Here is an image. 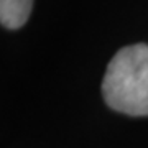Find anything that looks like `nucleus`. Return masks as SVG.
<instances>
[{"instance_id":"f03ea898","label":"nucleus","mask_w":148,"mask_h":148,"mask_svg":"<svg viewBox=\"0 0 148 148\" xmlns=\"http://www.w3.org/2000/svg\"><path fill=\"white\" fill-rule=\"evenodd\" d=\"M33 0H0V21L5 28L16 30L27 23Z\"/></svg>"},{"instance_id":"f257e3e1","label":"nucleus","mask_w":148,"mask_h":148,"mask_svg":"<svg viewBox=\"0 0 148 148\" xmlns=\"http://www.w3.org/2000/svg\"><path fill=\"white\" fill-rule=\"evenodd\" d=\"M102 95L110 109L132 117H148V45L122 48L107 66Z\"/></svg>"}]
</instances>
